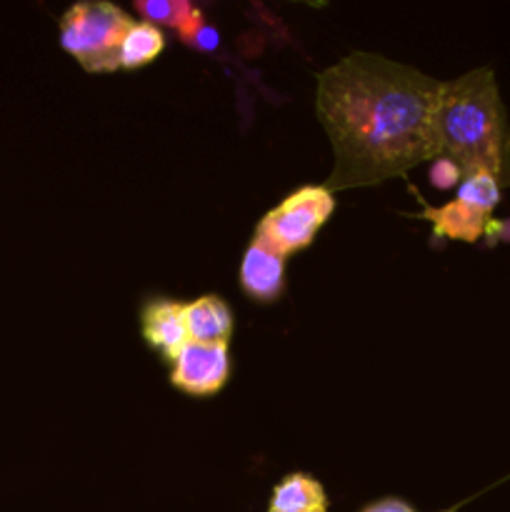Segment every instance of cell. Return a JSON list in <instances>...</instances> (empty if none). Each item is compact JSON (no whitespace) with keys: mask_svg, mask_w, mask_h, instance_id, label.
Instances as JSON below:
<instances>
[{"mask_svg":"<svg viewBox=\"0 0 510 512\" xmlns=\"http://www.w3.org/2000/svg\"><path fill=\"white\" fill-rule=\"evenodd\" d=\"M440 85L443 80L363 50L320 70L315 113L333 145L325 188H370L440 158Z\"/></svg>","mask_w":510,"mask_h":512,"instance_id":"obj_1","label":"cell"},{"mask_svg":"<svg viewBox=\"0 0 510 512\" xmlns=\"http://www.w3.org/2000/svg\"><path fill=\"white\" fill-rule=\"evenodd\" d=\"M440 158L453 160L463 178L488 173L510 183L508 115L490 68H475L440 85L435 110Z\"/></svg>","mask_w":510,"mask_h":512,"instance_id":"obj_2","label":"cell"},{"mask_svg":"<svg viewBox=\"0 0 510 512\" xmlns=\"http://www.w3.org/2000/svg\"><path fill=\"white\" fill-rule=\"evenodd\" d=\"M133 25L125 10L113 3H78L60 18V45L88 73L120 70V40Z\"/></svg>","mask_w":510,"mask_h":512,"instance_id":"obj_3","label":"cell"},{"mask_svg":"<svg viewBox=\"0 0 510 512\" xmlns=\"http://www.w3.org/2000/svg\"><path fill=\"white\" fill-rule=\"evenodd\" d=\"M335 210V198L325 185H305L263 215L255 240L288 258L308 248Z\"/></svg>","mask_w":510,"mask_h":512,"instance_id":"obj_4","label":"cell"},{"mask_svg":"<svg viewBox=\"0 0 510 512\" xmlns=\"http://www.w3.org/2000/svg\"><path fill=\"white\" fill-rule=\"evenodd\" d=\"M230 375V353L228 343L218 345H203L188 340L178 358L173 360V380L175 388L185 395H195V398H205V395H215Z\"/></svg>","mask_w":510,"mask_h":512,"instance_id":"obj_5","label":"cell"},{"mask_svg":"<svg viewBox=\"0 0 510 512\" xmlns=\"http://www.w3.org/2000/svg\"><path fill=\"white\" fill-rule=\"evenodd\" d=\"M285 285V258L253 238L240 263V288L258 303H273Z\"/></svg>","mask_w":510,"mask_h":512,"instance_id":"obj_6","label":"cell"},{"mask_svg":"<svg viewBox=\"0 0 510 512\" xmlns=\"http://www.w3.org/2000/svg\"><path fill=\"white\" fill-rule=\"evenodd\" d=\"M143 338L148 340L155 353L173 363L180 350L188 345V328H185V305L175 300H150L143 308Z\"/></svg>","mask_w":510,"mask_h":512,"instance_id":"obj_7","label":"cell"},{"mask_svg":"<svg viewBox=\"0 0 510 512\" xmlns=\"http://www.w3.org/2000/svg\"><path fill=\"white\" fill-rule=\"evenodd\" d=\"M423 210H420V218L430 220L433 225L435 238H450L460 240V243H475V240L483 238L490 228V215L478 213V210L468 208L460 200H453L448 205H440V208H430L423 198H418Z\"/></svg>","mask_w":510,"mask_h":512,"instance_id":"obj_8","label":"cell"},{"mask_svg":"<svg viewBox=\"0 0 510 512\" xmlns=\"http://www.w3.org/2000/svg\"><path fill=\"white\" fill-rule=\"evenodd\" d=\"M185 328H188V340L193 343H228L230 333H233V313L223 298L203 295L185 305Z\"/></svg>","mask_w":510,"mask_h":512,"instance_id":"obj_9","label":"cell"},{"mask_svg":"<svg viewBox=\"0 0 510 512\" xmlns=\"http://www.w3.org/2000/svg\"><path fill=\"white\" fill-rule=\"evenodd\" d=\"M270 512H328L323 485L305 473L280 480L270 495Z\"/></svg>","mask_w":510,"mask_h":512,"instance_id":"obj_10","label":"cell"},{"mask_svg":"<svg viewBox=\"0 0 510 512\" xmlns=\"http://www.w3.org/2000/svg\"><path fill=\"white\" fill-rule=\"evenodd\" d=\"M135 13L143 18V23L155 25V28L158 25L173 28L183 43L205 23L200 8H195L188 0H138Z\"/></svg>","mask_w":510,"mask_h":512,"instance_id":"obj_11","label":"cell"},{"mask_svg":"<svg viewBox=\"0 0 510 512\" xmlns=\"http://www.w3.org/2000/svg\"><path fill=\"white\" fill-rule=\"evenodd\" d=\"M165 48V35L163 30L155 28V25L143 23L138 20L128 28V33L123 35L120 40V50H118V60L120 68L133 70V68H143V65L153 63Z\"/></svg>","mask_w":510,"mask_h":512,"instance_id":"obj_12","label":"cell"},{"mask_svg":"<svg viewBox=\"0 0 510 512\" xmlns=\"http://www.w3.org/2000/svg\"><path fill=\"white\" fill-rule=\"evenodd\" d=\"M455 200H460L463 205H468V208L478 210L483 215H493L495 205L500 200V180L488 173L468 175V178L460 180Z\"/></svg>","mask_w":510,"mask_h":512,"instance_id":"obj_13","label":"cell"},{"mask_svg":"<svg viewBox=\"0 0 510 512\" xmlns=\"http://www.w3.org/2000/svg\"><path fill=\"white\" fill-rule=\"evenodd\" d=\"M463 180V173H460L458 165L448 158H435L433 165H430V183L440 190L453 188L455 183Z\"/></svg>","mask_w":510,"mask_h":512,"instance_id":"obj_14","label":"cell"},{"mask_svg":"<svg viewBox=\"0 0 510 512\" xmlns=\"http://www.w3.org/2000/svg\"><path fill=\"white\" fill-rule=\"evenodd\" d=\"M185 45L193 50H200V53H213V50H218L220 45V33L213 28V25L203 23L188 40H185Z\"/></svg>","mask_w":510,"mask_h":512,"instance_id":"obj_15","label":"cell"},{"mask_svg":"<svg viewBox=\"0 0 510 512\" xmlns=\"http://www.w3.org/2000/svg\"><path fill=\"white\" fill-rule=\"evenodd\" d=\"M363 512H418V510L410 508L408 503H403V500L398 498H383L378 500V503L368 505Z\"/></svg>","mask_w":510,"mask_h":512,"instance_id":"obj_16","label":"cell"},{"mask_svg":"<svg viewBox=\"0 0 510 512\" xmlns=\"http://www.w3.org/2000/svg\"><path fill=\"white\" fill-rule=\"evenodd\" d=\"M268 512H270V510H268Z\"/></svg>","mask_w":510,"mask_h":512,"instance_id":"obj_17","label":"cell"}]
</instances>
